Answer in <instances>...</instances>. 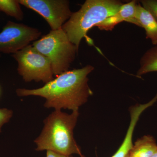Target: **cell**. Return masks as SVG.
I'll use <instances>...</instances> for the list:
<instances>
[{
	"label": "cell",
	"mask_w": 157,
	"mask_h": 157,
	"mask_svg": "<svg viewBox=\"0 0 157 157\" xmlns=\"http://www.w3.org/2000/svg\"><path fill=\"white\" fill-rule=\"evenodd\" d=\"M94 68L87 65L80 69L65 72L39 88H18L20 97L37 96L44 98V107L54 110H78L93 92L88 84V76Z\"/></svg>",
	"instance_id": "6da1fadb"
},
{
	"label": "cell",
	"mask_w": 157,
	"mask_h": 157,
	"mask_svg": "<svg viewBox=\"0 0 157 157\" xmlns=\"http://www.w3.org/2000/svg\"><path fill=\"white\" fill-rule=\"evenodd\" d=\"M78 116V110L70 114L61 110H54L43 121L42 132L34 140L36 150L50 151L65 155L76 154L85 157L73 133Z\"/></svg>",
	"instance_id": "7a4b0ae2"
},
{
	"label": "cell",
	"mask_w": 157,
	"mask_h": 157,
	"mask_svg": "<svg viewBox=\"0 0 157 157\" xmlns=\"http://www.w3.org/2000/svg\"><path fill=\"white\" fill-rule=\"evenodd\" d=\"M123 5L121 1L116 0H86L79 10L72 12L62 29L78 50L83 38L91 44L87 35L88 31L116 14Z\"/></svg>",
	"instance_id": "3957f363"
},
{
	"label": "cell",
	"mask_w": 157,
	"mask_h": 157,
	"mask_svg": "<svg viewBox=\"0 0 157 157\" xmlns=\"http://www.w3.org/2000/svg\"><path fill=\"white\" fill-rule=\"evenodd\" d=\"M32 45L49 59L55 77L69 71L78 51L76 45L70 42L62 28L51 30L33 42Z\"/></svg>",
	"instance_id": "277c9868"
},
{
	"label": "cell",
	"mask_w": 157,
	"mask_h": 157,
	"mask_svg": "<svg viewBox=\"0 0 157 157\" xmlns=\"http://www.w3.org/2000/svg\"><path fill=\"white\" fill-rule=\"evenodd\" d=\"M12 56L17 63V73L25 82H42L46 84L54 78L49 59L33 45L30 44Z\"/></svg>",
	"instance_id": "5b68a950"
},
{
	"label": "cell",
	"mask_w": 157,
	"mask_h": 157,
	"mask_svg": "<svg viewBox=\"0 0 157 157\" xmlns=\"http://www.w3.org/2000/svg\"><path fill=\"white\" fill-rule=\"evenodd\" d=\"M41 35L38 29L8 21L0 33V52L13 54L36 41Z\"/></svg>",
	"instance_id": "8992f818"
},
{
	"label": "cell",
	"mask_w": 157,
	"mask_h": 157,
	"mask_svg": "<svg viewBox=\"0 0 157 157\" xmlns=\"http://www.w3.org/2000/svg\"><path fill=\"white\" fill-rule=\"evenodd\" d=\"M20 5L36 11L45 20L51 30H57L70 18L72 12L67 0H18Z\"/></svg>",
	"instance_id": "52a82bcc"
},
{
	"label": "cell",
	"mask_w": 157,
	"mask_h": 157,
	"mask_svg": "<svg viewBox=\"0 0 157 157\" xmlns=\"http://www.w3.org/2000/svg\"><path fill=\"white\" fill-rule=\"evenodd\" d=\"M137 5L136 1L123 4L116 14L107 17L95 26L101 30L108 31H112L116 25L122 21H127L135 25V16Z\"/></svg>",
	"instance_id": "ba28073f"
},
{
	"label": "cell",
	"mask_w": 157,
	"mask_h": 157,
	"mask_svg": "<svg viewBox=\"0 0 157 157\" xmlns=\"http://www.w3.org/2000/svg\"><path fill=\"white\" fill-rule=\"evenodd\" d=\"M135 20V25L145 30L146 39H150L153 45H157V21L140 4L136 6Z\"/></svg>",
	"instance_id": "9c48e42d"
},
{
	"label": "cell",
	"mask_w": 157,
	"mask_h": 157,
	"mask_svg": "<svg viewBox=\"0 0 157 157\" xmlns=\"http://www.w3.org/2000/svg\"><path fill=\"white\" fill-rule=\"evenodd\" d=\"M157 149L156 140L152 136L144 135L133 144L129 157H151Z\"/></svg>",
	"instance_id": "30bf717a"
},
{
	"label": "cell",
	"mask_w": 157,
	"mask_h": 157,
	"mask_svg": "<svg viewBox=\"0 0 157 157\" xmlns=\"http://www.w3.org/2000/svg\"><path fill=\"white\" fill-rule=\"evenodd\" d=\"M137 75L140 76L150 72H157V45L147 51L141 57Z\"/></svg>",
	"instance_id": "8fae6325"
},
{
	"label": "cell",
	"mask_w": 157,
	"mask_h": 157,
	"mask_svg": "<svg viewBox=\"0 0 157 157\" xmlns=\"http://www.w3.org/2000/svg\"><path fill=\"white\" fill-rule=\"evenodd\" d=\"M18 0H0V12L14 17L18 21H22L24 13Z\"/></svg>",
	"instance_id": "7c38bea8"
},
{
	"label": "cell",
	"mask_w": 157,
	"mask_h": 157,
	"mask_svg": "<svg viewBox=\"0 0 157 157\" xmlns=\"http://www.w3.org/2000/svg\"><path fill=\"white\" fill-rule=\"evenodd\" d=\"M135 128V126L134 124H131L129 125L126 135L123 142L116 152L111 157H127L133 146L132 137Z\"/></svg>",
	"instance_id": "4fadbf2b"
},
{
	"label": "cell",
	"mask_w": 157,
	"mask_h": 157,
	"mask_svg": "<svg viewBox=\"0 0 157 157\" xmlns=\"http://www.w3.org/2000/svg\"><path fill=\"white\" fill-rule=\"evenodd\" d=\"M140 3L157 21V0H142L140 1Z\"/></svg>",
	"instance_id": "5bb4252c"
},
{
	"label": "cell",
	"mask_w": 157,
	"mask_h": 157,
	"mask_svg": "<svg viewBox=\"0 0 157 157\" xmlns=\"http://www.w3.org/2000/svg\"><path fill=\"white\" fill-rule=\"evenodd\" d=\"M13 115V111L6 108H0V133L5 124L9 122Z\"/></svg>",
	"instance_id": "9a60e30c"
},
{
	"label": "cell",
	"mask_w": 157,
	"mask_h": 157,
	"mask_svg": "<svg viewBox=\"0 0 157 157\" xmlns=\"http://www.w3.org/2000/svg\"><path fill=\"white\" fill-rule=\"evenodd\" d=\"M45 157H73V155H65L60 154L50 151H47Z\"/></svg>",
	"instance_id": "2e32d148"
},
{
	"label": "cell",
	"mask_w": 157,
	"mask_h": 157,
	"mask_svg": "<svg viewBox=\"0 0 157 157\" xmlns=\"http://www.w3.org/2000/svg\"><path fill=\"white\" fill-rule=\"evenodd\" d=\"M151 157H157V150L155 152V153L154 154V155H153Z\"/></svg>",
	"instance_id": "e0dca14e"
},
{
	"label": "cell",
	"mask_w": 157,
	"mask_h": 157,
	"mask_svg": "<svg viewBox=\"0 0 157 157\" xmlns=\"http://www.w3.org/2000/svg\"><path fill=\"white\" fill-rule=\"evenodd\" d=\"M126 157H129L128 155Z\"/></svg>",
	"instance_id": "ac0fdd59"
},
{
	"label": "cell",
	"mask_w": 157,
	"mask_h": 157,
	"mask_svg": "<svg viewBox=\"0 0 157 157\" xmlns=\"http://www.w3.org/2000/svg\"><path fill=\"white\" fill-rule=\"evenodd\" d=\"M0 93H1V89H0Z\"/></svg>",
	"instance_id": "d6986e66"
},
{
	"label": "cell",
	"mask_w": 157,
	"mask_h": 157,
	"mask_svg": "<svg viewBox=\"0 0 157 157\" xmlns=\"http://www.w3.org/2000/svg\"><path fill=\"white\" fill-rule=\"evenodd\" d=\"M0 56H1V55H0Z\"/></svg>",
	"instance_id": "ffe728a7"
}]
</instances>
